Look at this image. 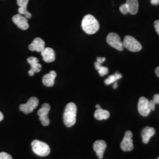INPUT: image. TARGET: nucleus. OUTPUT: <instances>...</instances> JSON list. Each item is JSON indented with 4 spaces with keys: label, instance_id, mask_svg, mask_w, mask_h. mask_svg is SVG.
Here are the masks:
<instances>
[{
    "label": "nucleus",
    "instance_id": "f257e3e1",
    "mask_svg": "<svg viewBox=\"0 0 159 159\" xmlns=\"http://www.w3.org/2000/svg\"><path fill=\"white\" fill-rule=\"evenodd\" d=\"M81 27L85 33L91 35L96 33L100 28V25L95 17L91 14H88L83 18Z\"/></svg>",
    "mask_w": 159,
    "mask_h": 159
},
{
    "label": "nucleus",
    "instance_id": "f03ea898",
    "mask_svg": "<svg viewBox=\"0 0 159 159\" xmlns=\"http://www.w3.org/2000/svg\"><path fill=\"white\" fill-rule=\"evenodd\" d=\"M77 106L74 102H69L67 104L63 114V120L67 127L73 126L76 122Z\"/></svg>",
    "mask_w": 159,
    "mask_h": 159
},
{
    "label": "nucleus",
    "instance_id": "7ed1b4c3",
    "mask_svg": "<svg viewBox=\"0 0 159 159\" xmlns=\"http://www.w3.org/2000/svg\"><path fill=\"white\" fill-rule=\"evenodd\" d=\"M31 147L34 153L39 156L44 157L50 153V148L46 143L34 140L31 143Z\"/></svg>",
    "mask_w": 159,
    "mask_h": 159
},
{
    "label": "nucleus",
    "instance_id": "20e7f679",
    "mask_svg": "<svg viewBox=\"0 0 159 159\" xmlns=\"http://www.w3.org/2000/svg\"><path fill=\"white\" fill-rule=\"evenodd\" d=\"M123 43L124 48L131 52H138L142 48V44L135 38L130 35H126Z\"/></svg>",
    "mask_w": 159,
    "mask_h": 159
},
{
    "label": "nucleus",
    "instance_id": "39448f33",
    "mask_svg": "<svg viewBox=\"0 0 159 159\" xmlns=\"http://www.w3.org/2000/svg\"><path fill=\"white\" fill-rule=\"evenodd\" d=\"M107 43L109 46L113 47L118 51H123L124 50V46L123 41H121V39L118 34L111 33L108 34L107 39Z\"/></svg>",
    "mask_w": 159,
    "mask_h": 159
},
{
    "label": "nucleus",
    "instance_id": "423d86ee",
    "mask_svg": "<svg viewBox=\"0 0 159 159\" xmlns=\"http://www.w3.org/2000/svg\"><path fill=\"white\" fill-rule=\"evenodd\" d=\"M39 104V99L35 97H32L29 98L27 103L21 104L19 107L20 110L25 114L31 113L34 109L37 107Z\"/></svg>",
    "mask_w": 159,
    "mask_h": 159
},
{
    "label": "nucleus",
    "instance_id": "0eeeda50",
    "mask_svg": "<svg viewBox=\"0 0 159 159\" xmlns=\"http://www.w3.org/2000/svg\"><path fill=\"white\" fill-rule=\"evenodd\" d=\"M50 106L48 103H44L42 105L41 108L38 111L37 114L39 116V119L41 121L42 125L47 126L50 125V120L48 117V114L50 110Z\"/></svg>",
    "mask_w": 159,
    "mask_h": 159
},
{
    "label": "nucleus",
    "instance_id": "6e6552de",
    "mask_svg": "<svg viewBox=\"0 0 159 159\" xmlns=\"http://www.w3.org/2000/svg\"><path fill=\"white\" fill-rule=\"evenodd\" d=\"M138 111L140 115L144 117H147L151 112L149 101L144 97H140L139 100Z\"/></svg>",
    "mask_w": 159,
    "mask_h": 159
},
{
    "label": "nucleus",
    "instance_id": "1a4fd4ad",
    "mask_svg": "<svg viewBox=\"0 0 159 159\" xmlns=\"http://www.w3.org/2000/svg\"><path fill=\"white\" fill-rule=\"evenodd\" d=\"M133 133L131 131H126L125 134L124 138L123 139V141L121 143L120 147L121 148L124 152H130L131 151L133 148Z\"/></svg>",
    "mask_w": 159,
    "mask_h": 159
},
{
    "label": "nucleus",
    "instance_id": "9d476101",
    "mask_svg": "<svg viewBox=\"0 0 159 159\" xmlns=\"http://www.w3.org/2000/svg\"><path fill=\"white\" fill-rule=\"evenodd\" d=\"M12 21L17 25L19 29L22 30H26L29 28L28 19L23 16L21 14H16L12 18Z\"/></svg>",
    "mask_w": 159,
    "mask_h": 159
},
{
    "label": "nucleus",
    "instance_id": "9b49d317",
    "mask_svg": "<svg viewBox=\"0 0 159 159\" xmlns=\"http://www.w3.org/2000/svg\"><path fill=\"white\" fill-rule=\"evenodd\" d=\"M27 62L31 67L29 71V74L30 76H33L35 73H39L41 70L42 66L39 63V60L37 58L34 57H29L27 59Z\"/></svg>",
    "mask_w": 159,
    "mask_h": 159
},
{
    "label": "nucleus",
    "instance_id": "f8f14e48",
    "mask_svg": "<svg viewBox=\"0 0 159 159\" xmlns=\"http://www.w3.org/2000/svg\"><path fill=\"white\" fill-rule=\"evenodd\" d=\"M107 148V144L105 141L102 140H97L94 143L93 149L96 153L97 156L100 159L103 158L104 152Z\"/></svg>",
    "mask_w": 159,
    "mask_h": 159
},
{
    "label": "nucleus",
    "instance_id": "ddd939ff",
    "mask_svg": "<svg viewBox=\"0 0 159 159\" xmlns=\"http://www.w3.org/2000/svg\"><path fill=\"white\" fill-rule=\"evenodd\" d=\"M29 48L30 51L41 52L45 48V42L41 38H35L32 43L29 45Z\"/></svg>",
    "mask_w": 159,
    "mask_h": 159
},
{
    "label": "nucleus",
    "instance_id": "4468645a",
    "mask_svg": "<svg viewBox=\"0 0 159 159\" xmlns=\"http://www.w3.org/2000/svg\"><path fill=\"white\" fill-rule=\"evenodd\" d=\"M41 56L43 58V60L46 63H52L56 60V54L54 50L49 47L45 48L44 50L42 51Z\"/></svg>",
    "mask_w": 159,
    "mask_h": 159
},
{
    "label": "nucleus",
    "instance_id": "2eb2a0df",
    "mask_svg": "<svg viewBox=\"0 0 159 159\" xmlns=\"http://www.w3.org/2000/svg\"><path fill=\"white\" fill-rule=\"evenodd\" d=\"M29 1V0H17V4L20 7L18 11L20 14L24 15V17L27 19L31 18V14L27 10Z\"/></svg>",
    "mask_w": 159,
    "mask_h": 159
},
{
    "label": "nucleus",
    "instance_id": "dca6fc26",
    "mask_svg": "<svg viewBox=\"0 0 159 159\" xmlns=\"http://www.w3.org/2000/svg\"><path fill=\"white\" fill-rule=\"evenodd\" d=\"M57 76V73L55 71L52 70L49 73L45 74L42 80L43 84L46 87H52L54 85V80Z\"/></svg>",
    "mask_w": 159,
    "mask_h": 159
},
{
    "label": "nucleus",
    "instance_id": "f3484780",
    "mask_svg": "<svg viewBox=\"0 0 159 159\" xmlns=\"http://www.w3.org/2000/svg\"><path fill=\"white\" fill-rule=\"evenodd\" d=\"M156 133L155 129L151 127H145L142 131L143 142L147 144L149 142L150 138L153 136Z\"/></svg>",
    "mask_w": 159,
    "mask_h": 159
},
{
    "label": "nucleus",
    "instance_id": "a211bd4d",
    "mask_svg": "<svg viewBox=\"0 0 159 159\" xmlns=\"http://www.w3.org/2000/svg\"><path fill=\"white\" fill-rule=\"evenodd\" d=\"M126 4L129 8V12L132 15L136 14L139 10L138 0H127Z\"/></svg>",
    "mask_w": 159,
    "mask_h": 159
},
{
    "label": "nucleus",
    "instance_id": "6ab92c4d",
    "mask_svg": "<svg viewBox=\"0 0 159 159\" xmlns=\"http://www.w3.org/2000/svg\"><path fill=\"white\" fill-rule=\"evenodd\" d=\"M109 117L110 113L108 111L103 110L102 108L97 109L94 113V117L98 120L107 119Z\"/></svg>",
    "mask_w": 159,
    "mask_h": 159
},
{
    "label": "nucleus",
    "instance_id": "aec40b11",
    "mask_svg": "<svg viewBox=\"0 0 159 159\" xmlns=\"http://www.w3.org/2000/svg\"><path fill=\"white\" fill-rule=\"evenodd\" d=\"M94 66L101 77H103L108 74V69L107 67L102 66V64L98 63L97 61L94 63Z\"/></svg>",
    "mask_w": 159,
    "mask_h": 159
},
{
    "label": "nucleus",
    "instance_id": "412c9836",
    "mask_svg": "<svg viewBox=\"0 0 159 159\" xmlns=\"http://www.w3.org/2000/svg\"><path fill=\"white\" fill-rule=\"evenodd\" d=\"M122 77V75L120 74L119 73H116L113 75H111L110 76H108V78L105 80L104 83L106 85H110L112 83H114V82H116L117 80L120 79Z\"/></svg>",
    "mask_w": 159,
    "mask_h": 159
},
{
    "label": "nucleus",
    "instance_id": "4be33fe9",
    "mask_svg": "<svg viewBox=\"0 0 159 159\" xmlns=\"http://www.w3.org/2000/svg\"><path fill=\"white\" fill-rule=\"evenodd\" d=\"M150 103V107L151 109V111H153L155 110V106L156 104H159V94H156L153 96V99L149 102Z\"/></svg>",
    "mask_w": 159,
    "mask_h": 159
},
{
    "label": "nucleus",
    "instance_id": "5701e85b",
    "mask_svg": "<svg viewBox=\"0 0 159 159\" xmlns=\"http://www.w3.org/2000/svg\"><path fill=\"white\" fill-rule=\"evenodd\" d=\"M120 11L123 14H125V15L127 14L129 12V8H128V7H127V5L126 4V3L120 6Z\"/></svg>",
    "mask_w": 159,
    "mask_h": 159
},
{
    "label": "nucleus",
    "instance_id": "b1692460",
    "mask_svg": "<svg viewBox=\"0 0 159 159\" xmlns=\"http://www.w3.org/2000/svg\"><path fill=\"white\" fill-rule=\"evenodd\" d=\"M0 159H12L11 156L6 152L0 153Z\"/></svg>",
    "mask_w": 159,
    "mask_h": 159
},
{
    "label": "nucleus",
    "instance_id": "393cba45",
    "mask_svg": "<svg viewBox=\"0 0 159 159\" xmlns=\"http://www.w3.org/2000/svg\"><path fill=\"white\" fill-rule=\"evenodd\" d=\"M154 28L156 29L157 33L159 35V20L155 21L154 23Z\"/></svg>",
    "mask_w": 159,
    "mask_h": 159
},
{
    "label": "nucleus",
    "instance_id": "a878e982",
    "mask_svg": "<svg viewBox=\"0 0 159 159\" xmlns=\"http://www.w3.org/2000/svg\"><path fill=\"white\" fill-rule=\"evenodd\" d=\"M106 60V58L105 57H98L97 58V61L100 64H102V63H104Z\"/></svg>",
    "mask_w": 159,
    "mask_h": 159
},
{
    "label": "nucleus",
    "instance_id": "bb28decb",
    "mask_svg": "<svg viewBox=\"0 0 159 159\" xmlns=\"http://www.w3.org/2000/svg\"><path fill=\"white\" fill-rule=\"evenodd\" d=\"M150 2H151L152 4L154 5V6L159 4V0H151Z\"/></svg>",
    "mask_w": 159,
    "mask_h": 159
},
{
    "label": "nucleus",
    "instance_id": "cd10ccee",
    "mask_svg": "<svg viewBox=\"0 0 159 159\" xmlns=\"http://www.w3.org/2000/svg\"><path fill=\"white\" fill-rule=\"evenodd\" d=\"M155 73L156 74V75L159 77V67H157L155 70Z\"/></svg>",
    "mask_w": 159,
    "mask_h": 159
},
{
    "label": "nucleus",
    "instance_id": "c85d7f7f",
    "mask_svg": "<svg viewBox=\"0 0 159 159\" xmlns=\"http://www.w3.org/2000/svg\"><path fill=\"white\" fill-rule=\"evenodd\" d=\"M4 119V115L0 111V121H1Z\"/></svg>",
    "mask_w": 159,
    "mask_h": 159
},
{
    "label": "nucleus",
    "instance_id": "c756f323",
    "mask_svg": "<svg viewBox=\"0 0 159 159\" xmlns=\"http://www.w3.org/2000/svg\"><path fill=\"white\" fill-rule=\"evenodd\" d=\"M117 83L116 81V82H114V85H113V88L114 89H117Z\"/></svg>",
    "mask_w": 159,
    "mask_h": 159
},
{
    "label": "nucleus",
    "instance_id": "7c9ffc66",
    "mask_svg": "<svg viewBox=\"0 0 159 159\" xmlns=\"http://www.w3.org/2000/svg\"><path fill=\"white\" fill-rule=\"evenodd\" d=\"M96 107L97 109H98V108H101L100 106V105H98V104H97L96 106Z\"/></svg>",
    "mask_w": 159,
    "mask_h": 159
},
{
    "label": "nucleus",
    "instance_id": "2f4dec72",
    "mask_svg": "<svg viewBox=\"0 0 159 159\" xmlns=\"http://www.w3.org/2000/svg\"><path fill=\"white\" fill-rule=\"evenodd\" d=\"M159 159V158H158V159Z\"/></svg>",
    "mask_w": 159,
    "mask_h": 159
}]
</instances>
